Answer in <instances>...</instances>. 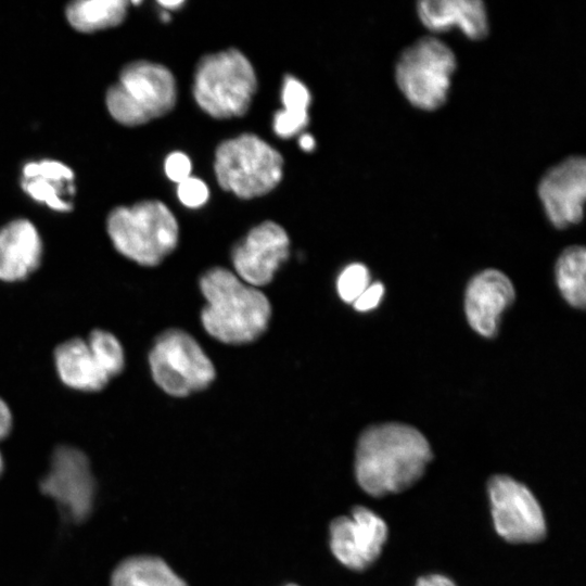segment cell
Returning <instances> with one entry per match:
<instances>
[{
    "label": "cell",
    "mask_w": 586,
    "mask_h": 586,
    "mask_svg": "<svg viewBox=\"0 0 586 586\" xmlns=\"http://www.w3.org/2000/svg\"><path fill=\"white\" fill-rule=\"evenodd\" d=\"M431 459L429 442L417 429L402 423L373 425L358 440L355 476L367 494L382 497L411 487Z\"/></svg>",
    "instance_id": "6da1fadb"
},
{
    "label": "cell",
    "mask_w": 586,
    "mask_h": 586,
    "mask_svg": "<svg viewBox=\"0 0 586 586\" xmlns=\"http://www.w3.org/2000/svg\"><path fill=\"white\" fill-rule=\"evenodd\" d=\"M200 288L207 305L201 314L209 335L227 344H243L257 339L271 315L267 296L240 280L226 268L206 271Z\"/></svg>",
    "instance_id": "7a4b0ae2"
},
{
    "label": "cell",
    "mask_w": 586,
    "mask_h": 586,
    "mask_svg": "<svg viewBox=\"0 0 586 586\" xmlns=\"http://www.w3.org/2000/svg\"><path fill=\"white\" fill-rule=\"evenodd\" d=\"M106 229L115 249L142 266L158 265L178 242L177 220L157 200L115 207L109 214Z\"/></svg>",
    "instance_id": "3957f363"
},
{
    "label": "cell",
    "mask_w": 586,
    "mask_h": 586,
    "mask_svg": "<svg viewBox=\"0 0 586 586\" xmlns=\"http://www.w3.org/2000/svg\"><path fill=\"white\" fill-rule=\"evenodd\" d=\"M176 101L177 87L171 72L149 61L127 64L105 95L109 113L125 126H139L161 117L173 110Z\"/></svg>",
    "instance_id": "277c9868"
},
{
    "label": "cell",
    "mask_w": 586,
    "mask_h": 586,
    "mask_svg": "<svg viewBox=\"0 0 586 586\" xmlns=\"http://www.w3.org/2000/svg\"><path fill=\"white\" fill-rule=\"evenodd\" d=\"M256 88L254 68L237 49L207 54L196 65L194 99L203 111L215 118L244 115Z\"/></svg>",
    "instance_id": "5b68a950"
},
{
    "label": "cell",
    "mask_w": 586,
    "mask_h": 586,
    "mask_svg": "<svg viewBox=\"0 0 586 586\" xmlns=\"http://www.w3.org/2000/svg\"><path fill=\"white\" fill-rule=\"evenodd\" d=\"M214 169L219 186L242 199L264 195L282 178V155L253 133L221 142Z\"/></svg>",
    "instance_id": "8992f818"
},
{
    "label": "cell",
    "mask_w": 586,
    "mask_h": 586,
    "mask_svg": "<svg viewBox=\"0 0 586 586\" xmlns=\"http://www.w3.org/2000/svg\"><path fill=\"white\" fill-rule=\"evenodd\" d=\"M456 65L454 51L438 38L426 36L400 53L395 80L411 105L433 111L445 103Z\"/></svg>",
    "instance_id": "52a82bcc"
},
{
    "label": "cell",
    "mask_w": 586,
    "mask_h": 586,
    "mask_svg": "<svg viewBox=\"0 0 586 586\" xmlns=\"http://www.w3.org/2000/svg\"><path fill=\"white\" fill-rule=\"evenodd\" d=\"M149 362L156 384L173 396L203 390L215 378L214 365L200 344L179 329L167 330L156 339Z\"/></svg>",
    "instance_id": "ba28073f"
},
{
    "label": "cell",
    "mask_w": 586,
    "mask_h": 586,
    "mask_svg": "<svg viewBox=\"0 0 586 586\" xmlns=\"http://www.w3.org/2000/svg\"><path fill=\"white\" fill-rule=\"evenodd\" d=\"M491 512L496 532L513 544L544 539L546 521L534 494L508 475H495L487 485Z\"/></svg>",
    "instance_id": "9c48e42d"
},
{
    "label": "cell",
    "mask_w": 586,
    "mask_h": 586,
    "mask_svg": "<svg viewBox=\"0 0 586 586\" xmlns=\"http://www.w3.org/2000/svg\"><path fill=\"white\" fill-rule=\"evenodd\" d=\"M40 491L55 500L73 522L84 521L92 511L95 483L88 457L72 446L58 447Z\"/></svg>",
    "instance_id": "30bf717a"
},
{
    "label": "cell",
    "mask_w": 586,
    "mask_h": 586,
    "mask_svg": "<svg viewBox=\"0 0 586 586\" xmlns=\"http://www.w3.org/2000/svg\"><path fill=\"white\" fill-rule=\"evenodd\" d=\"M387 538L384 520L372 510L357 506L349 517H339L330 525V548L346 568L361 571L375 562Z\"/></svg>",
    "instance_id": "8fae6325"
},
{
    "label": "cell",
    "mask_w": 586,
    "mask_h": 586,
    "mask_svg": "<svg viewBox=\"0 0 586 586\" xmlns=\"http://www.w3.org/2000/svg\"><path fill=\"white\" fill-rule=\"evenodd\" d=\"M546 216L559 229L579 222L586 195V162L571 156L549 168L537 187Z\"/></svg>",
    "instance_id": "7c38bea8"
},
{
    "label": "cell",
    "mask_w": 586,
    "mask_h": 586,
    "mask_svg": "<svg viewBox=\"0 0 586 586\" xmlns=\"http://www.w3.org/2000/svg\"><path fill=\"white\" fill-rule=\"evenodd\" d=\"M289 237L273 221L254 227L232 250V263L240 278L252 286L269 283L289 256Z\"/></svg>",
    "instance_id": "4fadbf2b"
},
{
    "label": "cell",
    "mask_w": 586,
    "mask_h": 586,
    "mask_svg": "<svg viewBox=\"0 0 586 586\" xmlns=\"http://www.w3.org/2000/svg\"><path fill=\"white\" fill-rule=\"evenodd\" d=\"M514 289L501 271L487 269L471 279L466 291L468 322L483 336L496 334L500 314L511 305Z\"/></svg>",
    "instance_id": "5bb4252c"
},
{
    "label": "cell",
    "mask_w": 586,
    "mask_h": 586,
    "mask_svg": "<svg viewBox=\"0 0 586 586\" xmlns=\"http://www.w3.org/2000/svg\"><path fill=\"white\" fill-rule=\"evenodd\" d=\"M42 242L31 221L18 218L0 229V280L21 281L40 264Z\"/></svg>",
    "instance_id": "9a60e30c"
},
{
    "label": "cell",
    "mask_w": 586,
    "mask_h": 586,
    "mask_svg": "<svg viewBox=\"0 0 586 586\" xmlns=\"http://www.w3.org/2000/svg\"><path fill=\"white\" fill-rule=\"evenodd\" d=\"M420 22L431 31L458 28L471 40L488 34V16L480 0H423L417 3Z\"/></svg>",
    "instance_id": "2e32d148"
},
{
    "label": "cell",
    "mask_w": 586,
    "mask_h": 586,
    "mask_svg": "<svg viewBox=\"0 0 586 586\" xmlns=\"http://www.w3.org/2000/svg\"><path fill=\"white\" fill-rule=\"evenodd\" d=\"M74 171L64 163L42 160L27 163L23 168L22 188L35 201L53 211L66 213L73 208L65 194H74Z\"/></svg>",
    "instance_id": "e0dca14e"
},
{
    "label": "cell",
    "mask_w": 586,
    "mask_h": 586,
    "mask_svg": "<svg viewBox=\"0 0 586 586\" xmlns=\"http://www.w3.org/2000/svg\"><path fill=\"white\" fill-rule=\"evenodd\" d=\"M54 360L61 381L71 388L97 392L111 380L84 339L75 337L60 344Z\"/></svg>",
    "instance_id": "ac0fdd59"
},
{
    "label": "cell",
    "mask_w": 586,
    "mask_h": 586,
    "mask_svg": "<svg viewBox=\"0 0 586 586\" xmlns=\"http://www.w3.org/2000/svg\"><path fill=\"white\" fill-rule=\"evenodd\" d=\"M109 586H188L160 557L139 555L120 560L109 576Z\"/></svg>",
    "instance_id": "d6986e66"
},
{
    "label": "cell",
    "mask_w": 586,
    "mask_h": 586,
    "mask_svg": "<svg viewBox=\"0 0 586 586\" xmlns=\"http://www.w3.org/2000/svg\"><path fill=\"white\" fill-rule=\"evenodd\" d=\"M125 0H79L66 7V18L80 33H93L119 25L126 17Z\"/></svg>",
    "instance_id": "ffe728a7"
},
{
    "label": "cell",
    "mask_w": 586,
    "mask_h": 586,
    "mask_svg": "<svg viewBox=\"0 0 586 586\" xmlns=\"http://www.w3.org/2000/svg\"><path fill=\"white\" fill-rule=\"evenodd\" d=\"M281 100L284 107L273 117V130L280 138L288 139L300 133L307 126L310 94L300 80L286 76Z\"/></svg>",
    "instance_id": "44dd1931"
},
{
    "label": "cell",
    "mask_w": 586,
    "mask_h": 586,
    "mask_svg": "<svg viewBox=\"0 0 586 586\" xmlns=\"http://www.w3.org/2000/svg\"><path fill=\"white\" fill-rule=\"evenodd\" d=\"M585 272V249L578 245L565 249L557 262L556 278L565 301L576 308H583L586 302Z\"/></svg>",
    "instance_id": "7402d4cb"
},
{
    "label": "cell",
    "mask_w": 586,
    "mask_h": 586,
    "mask_svg": "<svg viewBox=\"0 0 586 586\" xmlns=\"http://www.w3.org/2000/svg\"><path fill=\"white\" fill-rule=\"evenodd\" d=\"M106 375L112 379L125 366V354L118 339L105 330H93L86 340Z\"/></svg>",
    "instance_id": "603a6c76"
},
{
    "label": "cell",
    "mask_w": 586,
    "mask_h": 586,
    "mask_svg": "<svg viewBox=\"0 0 586 586\" xmlns=\"http://www.w3.org/2000/svg\"><path fill=\"white\" fill-rule=\"evenodd\" d=\"M370 275L368 268L359 263L345 267L337 279V292L346 303H354L369 286Z\"/></svg>",
    "instance_id": "cb8c5ba5"
},
{
    "label": "cell",
    "mask_w": 586,
    "mask_h": 586,
    "mask_svg": "<svg viewBox=\"0 0 586 586\" xmlns=\"http://www.w3.org/2000/svg\"><path fill=\"white\" fill-rule=\"evenodd\" d=\"M177 194L183 205L195 208L207 201L208 189L201 179L188 177L178 183Z\"/></svg>",
    "instance_id": "d4e9b609"
},
{
    "label": "cell",
    "mask_w": 586,
    "mask_h": 586,
    "mask_svg": "<svg viewBox=\"0 0 586 586\" xmlns=\"http://www.w3.org/2000/svg\"><path fill=\"white\" fill-rule=\"evenodd\" d=\"M164 167L167 177L175 182L179 183L190 177L191 162L189 157L181 152L169 154L165 161Z\"/></svg>",
    "instance_id": "484cf974"
},
{
    "label": "cell",
    "mask_w": 586,
    "mask_h": 586,
    "mask_svg": "<svg viewBox=\"0 0 586 586\" xmlns=\"http://www.w3.org/2000/svg\"><path fill=\"white\" fill-rule=\"evenodd\" d=\"M383 293L384 288L380 282L369 284V286L353 303L355 309L358 311H368L375 308L379 305Z\"/></svg>",
    "instance_id": "4316f807"
},
{
    "label": "cell",
    "mask_w": 586,
    "mask_h": 586,
    "mask_svg": "<svg viewBox=\"0 0 586 586\" xmlns=\"http://www.w3.org/2000/svg\"><path fill=\"white\" fill-rule=\"evenodd\" d=\"M13 425L12 413L7 403L0 398V442L9 436ZM5 469L4 458L0 450V477Z\"/></svg>",
    "instance_id": "83f0119b"
},
{
    "label": "cell",
    "mask_w": 586,
    "mask_h": 586,
    "mask_svg": "<svg viewBox=\"0 0 586 586\" xmlns=\"http://www.w3.org/2000/svg\"><path fill=\"white\" fill-rule=\"evenodd\" d=\"M415 586H457L449 577L443 574H428L418 578Z\"/></svg>",
    "instance_id": "f1b7e54d"
},
{
    "label": "cell",
    "mask_w": 586,
    "mask_h": 586,
    "mask_svg": "<svg viewBox=\"0 0 586 586\" xmlns=\"http://www.w3.org/2000/svg\"><path fill=\"white\" fill-rule=\"evenodd\" d=\"M298 144L306 152L313 151L316 145L314 138L309 133H303L298 138Z\"/></svg>",
    "instance_id": "f546056e"
},
{
    "label": "cell",
    "mask_w": 586,
    "mask_h": 586,
    "mask_svg": "<svg viewBox=\"0 0 586 586\" xmlns=\"http://www.w3.org/2000/svg\"><path fill=\"white\" fill-rule=\"evenodd\" d=\"M158 3L165 9L175 10L179 9L184 1L183 0H160Z\"/></svg>",
    "instance_id": "4dcf8cb0"
},
{
    "label": "cell",
    "mask_w": 586,
    "mask_h": 586,
    "mask_svg": "<svg viewBox=\"0 0 586 586\" xmlns=\"http://www.w3.org/2000/svg\"><path fill=\"white\" fill-rule=\"evenodd\" d=\"M161 17H162V20H163L164 22L170 21V15H169L168 12H163V13L161 14Z\"/></svg>",
    "instance_id": "1f68e13d"
},
{
    "label": "cell",
    "mask_w": 586,
    "mask_h": 586,
    "mask_svg": "<svg viewBox=\"0 0 586 586\" xmlns=\"http://www.w3.org/2000/svg\"><path fill=\"white\" fill-rule=\"evenodd\" d=\"M286 586H297V585H295V584H289V585H286Z\"/></svg>",
    "instance_id": "d6a6232c"
}]
</instances>
